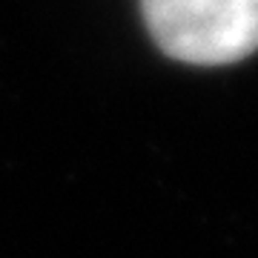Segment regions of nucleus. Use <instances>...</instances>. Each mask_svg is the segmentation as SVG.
<instances>
[{
  "label": "nucleus",
  "instance_id": "nucleus-1",
  "mask_svg": "<svg viewBox=\"0 0 258 258\" xmlns=\"http://www.w3.org/2000/svg\"><path fill=\"white\" fill-rule=\"evenodd\" d=\"M161 52L195 66H224L258 52V0H141Z\"/></svg>",
  "mask_w": 258,
  "mask_h": 258
}]
</instances>
